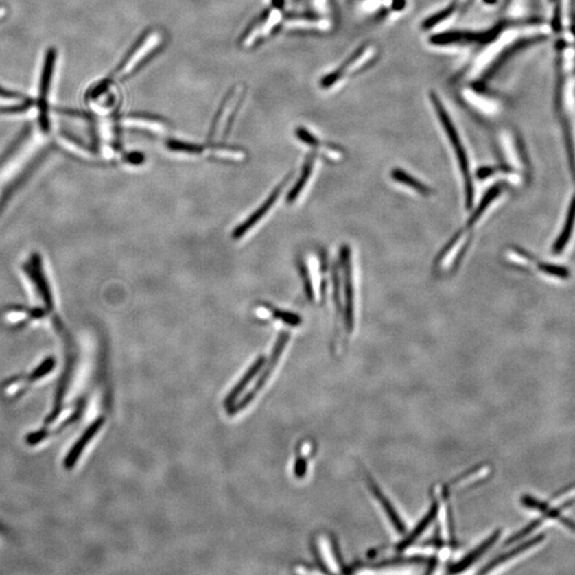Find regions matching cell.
<instances>
[{"label":"cell","mask_w":575,"mask_h":575,"mask_svg":"<svg viewBox=\"0 0 575 575\" xmlns=\"http://www.w3.org/2000/svg\"><path fill=\"white\" fill-rule=\"evenodd\" d=\"M164 40L165 36L160 29L152 28L144 32L121 59L113 71L112 78L124 80L132 76L138 69L145 65L150 58L158 53V50L161 49Z\"/></svg>","instance_id":"obj_1"},{"label":"cell","mask_w":575,"mask_h":575,"mask_svg":"<svg viewBox=\"0 0 575 575\" xmlns=\"http://www.w3.org/2000/svg\"><path fill=\"white\" fill-rule=\"evenodd\" d=\"M430 102L433 104L434 109L437 112L438 119L440 123L445 128V133H447V139L449 143L454 148L455 155H456L457 160H458L459 165H460L461 172H462V176H464L465 181V191H466V202L467 207L470 208L473 204L474 188L472 178H471L470 173V163H469L468 156H467L465 146L462 145L460 137H459L458 131L455 127L454 123L449 117L447 109L445 108L440 98L438 97L437 94L434 92H430Z\"/></svg>","instance_id":"obj_2"},{"label":"cell","mask_w":575,"mask_h":575,"mask_svg":"<svg viewBox=\"0 0 575 575\" xmlns=\"http://www.w3.org/2000/svg\"><path fill=\"white\" fill-rule=\"evenodd\" d=\"M245 96H246V89L243 84H237L229 91L228 93L226 94L212 121L209 133L210 140H213L219 136L224 139L228 137L235 117L243 106Z\"/></svg>","instance_id":"obj_3"},{"label":"cell","mask_w":575,"mask_h":575,"mask_svg":"<svg viewBox=\"0 0 575 575\" xmlns=\"http://www.w3.org/2000/svg\"><path fill=\"white\" fill-rule=\"evenodd\" d=\"M283 21L281 9L272 8L264 10L263 12L246 27L242 36L239 40V45L245 49L254 47L257 44L261 43L266 38H270L274 34L279 24Z\"/></svg>","instance_id":"obj_4"},{"label":"cell","mask_w":575,"mask_h":575,"mask_svg":"<svg viewBox=\"0 0 575 575\" xmlns=\"http://www.w3.org/2000/svg\"><path fill=\"white\" fill-rule=\"evenodd\" d=\"M289 339H290L289 333H281L279 336V339L276 341L273 351H272V355L270 357L269 362L264 364L263 370L260 371L259 377H258L256 383H255L254 387L238 403H235L233 407L228 409L229 414L233 416V414L242 412L243 409L246 408L254 401L255 397L258 395V393L263 389L264 386L269 381L270 376L272 375L274 370H275L276 366L279 364V359H281L283 351H285V345H287Z\"/></svg>","instance_id":"obj_5"},{"label":"cell","mask_w":575,"mask_h":575,"mask_svg":"<svg viewBox=\"0 0 575 575\" xmlns=\"http://www.w3.org/2000/svg\"><path fill=\"white\" fill-rule=\"evenodd\" d=\"M57 51L55 48H49L44 60L43 71L40 75L38 86V109H40V121L43 128H48L47 97L49 93L54 71H55Z\"/></svg>","instance_id":"obj_6"},{"label":"cell","mask_w":575,"mask_h":575,"mask_svg":"<svg viewBox=\"0 0 575 575\" xmlns=\"http://www.w3.org/2000/svg\"><path fill=\"white\" fill-rule=\"evenodd\" d=\"M291 175L292 174H290V176L285 177V180L281 183V185L275 190L272 191L271 194L269 195V198H266V202L254 213L250 214V217L246 221L243 222L240 226H238L235 229L233 235V239L239 240V239L243 238L248 231H252L255 226L266 217V214L271 211L272 208L275 206L277 200H279V196L283 193V189L287 186L288 181L290 180Z\"/></svg>","instance_id":"obj_7"},{"label":"cell","mask_w":575,"mask_h":575,"mask_svg":"<svg viewBox=\"0 0 575 575\" xmlns=\"http://www.w3.org/2000/svg\"><path fill=\"white\" fill-rule=\"evenodd\" d=\"M368 53H370V46L366 45V44L360 46L358 49L355 50L350 57L345 60L340 67L331 71V74L326 75L321 79L320 84H321L322 88L328 89L335 86L343 77L350 75L352 71H356L359 67L364 65L368 61V58L366 59H364V58Z\"/></svg>","instance_id":"obj_8"},{"label":"cell","mask_w":575,"mask_h":575,"mask_svg":"<svg viewBox=\"0 0 575 575\" xmlns=\"http://www.w3.org/2000/svg\"><path fill=\"white\" fill-rule=\"evenodd\" d=\"M495 32H451L434 34L430 36V42L434 45H449L456 43H488L493 40Z\"/></svg>","instance_id":"obj_9"},{"label":"cell","mask_w":575,"mask_h":575,"mask_svg":"<svg viewBox=\"0 0 575 575\" xmlns=\"http://www.w3.org/2000/svg\"><path fill=\"white\" fill-rule=\"evenodd\" d=\"M105 421L104 416H99V418L94 420L89 425V427L84 430V434L79 437L78 441H76V443L73 445L69 453H67V458H65V467L67 468L71 469L75 466L76 461L80 458L81 454H82V451L86 449V445L91 443V440L93 439L97 435L100 428L104 426Z\"/></svg>","instance_id":"obj_10"},{"label":"cell","mask_w":575,"mask_h":575,"mask_svg":"<svg viewBox=\"0 0 575 575\" xmlns=\"http://www.w3.org/2000/svg\"><path fill=\"white\" fill-rule=\"evenodd\" d=\"M264 364H266V357L264 356L258 357L253 362L252 366L248 368V371L243 374L240 381L235 384V387L229 391L228 395H226L225 401H224V405H225L226 408L229 409L237 403L239 397L244 392V390L252 383L253 379L256 377V375L260 373L262 368H263Z\"/></svg>","instance_id":"obj_11"},{"label":"cell","mask_w":575,"mask_h":575,"mask_svg":"<svg viewBox=\"0 0 575 575\" xmlns=\"http://www.w3.org/2000/svg\"><path fill=\"white\" fill-rule=\"evenodd\" d=\"M123 125L131 128L140 129V130L150 131V132L163 133L167 130L169 126L167 123L162 119L156 117H150L144 115H131L121 119Z\"/></svg>","instance_id":"obj_12"},{"label":"cell","mask_w":575,"mask_h":575,"mask_svg":"<svg viewBox=\"0 0 575 575\" xmlns=\"http://www.w3.org/2000/svg\"><path fill=\"white\" fill-rule=\"evenodd\" d=\"M500 536H501V530H495L491 536L484 540L473 551H471L460 561L453 565L449 569V572L459 573L468 569L472 563H476L482 555H484L497 541Z\"/></svg>","instance_id":"obj_13"},{"label":"cell","mask_w":575,"mask_h":575,"mask_svg":"<svg viewBox=\"0 0 575 575\" xmlns=\"http://www.w3.org/2000/svg\"><path fill=\"white\" fill-rule=\"evenodd\" d=\"M522 504L526 508L535 509V511H540L543 513L544 516L550 519H559L563 526L570 528V530H575V522L568 518H563L561 515V508H551L547 503L540 501V500L535 499V497H530V495H523Z\"/></svg>","instance_id":"obj_14"},{"label":"cell","mask_w":575,"mask_h":575,"mask_svg":"<svg viewBox=\"0 0 575 575\" xmlns=\"http://www.w3.org/2000/svg\"><path fill=\"white\" fill-rule=\"evenodd\" d=\"M368 486H370V490H371L374 497L377 499L378 503H379L381 506L383 507L385 513H387V517L389 518V520L391 521V523H392L395 530H397L399 532H404L405 530H406L404 522H403L402 519L399 518V513H397V511H395L393 505L391 504V502H390L389 500H388V497L384 495L381 488L376 485V482H374L372 478H368Z\"/></svg>","instance_id":"obj_15"},{"label":"cell","mask_w":575,"mask_h":575,"mask_svg":"<svg viewBox=\"0 0 575 575\" xmlns=\"http://www.w3.org/2000/svg\"><path fill=\"white\" fill-rule=\"evenodd\" d=\"M295 134H296L297 138L300 139L307 145L312 146V148H316V150L323 152L326 157L329 158V159L339 160L342 157V152H341L340 148H335L333 145H328V144H323L309 130H307V129L303 128V127L297 128Z\"/></svg>","instance_id":"obj_16"},{"label":"cell","mask_w":575,"mask_h":575,"mask_svg":"<svg viewBox=\"0 0 575 575\" xmlns=\"http://www.w3.org/2000/svg\"><path fill=\"white\" fill-rule=\"evenodd\" d=\"M438 511H439V505H438V503H434L425 516L421 519L418 526L412 530V532L407 537H405L402 541L399 542V545H397V550L399 551H404L407 548L410 547L423 534L424 530H427L428 526L433 523V521L437 517Z\"/></svg>","instance_id":"obj_17"},{"label":"cell","mask_w":575,"mask_h":575,"mask_svg":"<svg viewBox=\"0 0 575 575\" xmlns=\"http://www.w3.org/2000/svg\"><path fill=\"white\" fill-rule=\"evenodd\" d=\"M544 538H545V535H544V534H540V535L536 536L535 538H532V539L528 540V541L523 542V543L520 544V545L517 547L516 549L511 550V551L507 552V553L503 554V555H500V556L497 557V559L490 561L489 563L486 565L485 568L482 569L480 573L489 572V571H491L492 569L497 568V566H500L501 563H506V561H511V559L517 556L519 554L528 551V550L530 549V548L535 547L537 544L541 543V542L543 541Z\"/></svg>","instance_id":"obj_18"},{"label":"cell","mask_w":575,"mask_h":575,"mask_svg":"<svg viewBox=\"0 0 575 575\" xmlns=\"http://www.w3.org/2000/svg\"><path fill=\"white\" fill-rule=\"evenodd\" d=\"M323 21L319 15L314 13H298L287 16L285 27L288 29H318L322 28Z\"/></svg>","instance_id":"obj_19"},{"label":"cell","mask_w":575,"mask_h":575,"mask_svg":"<svg viewBox=\"0 0 575 575\" xmlns=\"http://www.w3.org/2000/svg\"><path fill=\"white\" fill-rule=\"evenodd\" d=\"M314 161H316L314 155H310L309 157L307 158L304 167H303L302 175H301L300 178L297 180L296 185L293 187L292 190L288 195L287 200L289 204L294 202L296 198L302 194L303 191H304L305 187H306L307 183L309 181L312 172H314Z\"/></svg>","instance_id":"obj_20"},{"label":"cell","mask_w":575,"mask_h":575,"mask_svg":"<svg viewBox=\"0 0 575 575\" xmlns=\"http://www.w3.org/2000/svg\"><path fill=\"white\" fill-rule=\"evenodd\" d=\"M392 178L397 183H402L403 186L408 187L412 190L416 191L419 194L423 195V196H428L432 194L433 191L430 187L425 186L423 183H421L418 179L409 175L406 172L402 169H395L392 172Z\"/></svg>","instance_id":"obj_21"},{"label":"cell","mask_w":575,"mask_h":575,"mask_svg":"<svg viewBox=\"0 0 575 575\" xmlns=\"http://www.w3.org/2000/svg\"><path fill=\"white\" fill-rule=\"evenodd\" d=\"M212 157L228 161H241L244 159L245 152L240 148H231L226 145L209 146L207 150Z\"/></svg>","instance_id":"obj_22"},{"label":"cell","mask_w":575,"mask_h":575,"mask_svg":"<svg viewBox=\"0 0 575 575\" xmlns=\"http://www.w3.org/2000/svg\"><path fill=\"white\" fill-rule=\"evenodd\" d=\"M169 150L185 154L188 156H200L207 152L208 148L195 144V143L183 142V141L169 140L167 143Z\"/></svg>","instance_id":"obj_23"},{"label":"cell","mask_w":575,"mask_h":575,"mask_svg":"<svg viewBox=\"0 0 575 575\" xmlns=\"http://www.w3.org/2000/svg\"><path fill=\"white\" fill-rule=\"evenodd\" d=\"M462 3H464V0H454L449 7L445 8V10H441L437 14L432 15V16L425 19L423 23V28H433L436 25L443 23L445 19H449L451 15H454L455 12L460 8Z\"/></svg>","instance_id":"obj_24"},{"label":"cell","mask_w":575,"mask_h":575,"mask_svg":"<svg viewBox=\"0 0 575 575\" xmlns=\"http://www.w3.org/2000/svg\"><path fill=\"white\" fill-rule=\"evenodd\" d=\"M262 309H263L266 314H271V316H273L275 319L283 322V323L287 324V325L297 326L300 325L301 322H302L300 316H297V314H292V312H281V310L274 309L272 307H270V308H268V307H263Z\"/></svg>","instance_id":"obj_25"},{"label":"cell","mask_w":575,"mask_h":575,"mask_svg":"<svg viewBox=\"0 0 575 575\" xmlns=\"http://www.w3.org/2000/svg\"><path fill=\"white\" fill-rule=\"evenodd\" d=\"M541 523L542 519H539V520L532 521V523H530V524H528V526H526V528H523L522 530H520V532H517V534H515V535H513V537L509 538V539L507 540L506 545H508V544L511 543H513V542L519 541V540L522 539V538L526 537V536H528V534H530V532H532V530H535L536 528H539L540 524H541Z\"/></svg>","instance_id":"obj_26"},{"label":"cell","mask_w":575,"mask_h":575,"mask_svg":"<svg viewBox=\"0 0 575 575\" xmlns=\"http://www.w3.org/2000/svg\"><path fill=\"white\" fill-rule=\"evenodd\" d=\"M307 460L304 457H297L295 461L294 474L297 478H303L306 476Z\"/></svg>","instance_id":"obj_27"},{"label":"cell","mask_w":575,"mask_h":575,"mask_svg":"<svg viewBox=\"0 0 575 575\" xmlns=\"http://www.w3.org/2000/svg\"><path fill=\"white\" fill-rule=\"evenodd\" d=\"M0 97L5 98V99H19V98H22L23 96L16 93V92H12V91L0 86Z\"/></svg>","instance_id":"obj_28"},{"label":"cell","mask_w":575,"mask_h":575,"mask_svg":"<svg viewBox=\"0 0 575 575\" xmlns=\"http://www.w3.org/2000/svg\"><path fill=\"white\" fill-rule=\"evenodd\" d=\"M272 5L279 9H283L285 7V0H271Z\"/></svg>","instance_id":"obj_29"}]
</instances>
